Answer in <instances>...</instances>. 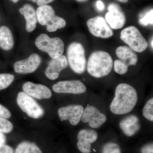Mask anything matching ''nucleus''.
I'll use <instances>...</instances> for the list:
<instances>
[{
    "label": "nucleus",
    "instance_id": "nucleus-1",
    "mask_svg": "<svg viewBox=\"0 0 153 153\" xmlns=\"http://www.w3.org/2000/svg\"><path fill=\"white\" fill-rule=\"evenodd\" d=\"M138 99L137 92L133 86L127 83H120L116 88L110 110L115 115L127 114L134 109Z\"/></svg>",
    "mask_w": 153,
    "mask_h": 153
},
{
    "label": "nucleus",
    "instance_id": "nucleus-2",
    "mask_svg": "<svg viewBox=\"0 0 153 153\" xmlns=\"http://www.w3.org/2000/svg\"><path fill=\"white\" fill-rule=\"evenodd\" d=\"M113 64L112 57L109 53L105 51H95L89 56L86 68L90 75L100 78L111 73Z\"/></svg>",
    "mask_w": 153,
    "mask_h": 153
},
{
    "label": "nucleus",
    "instance_id": "nucleus-3",
    "mask_svg": "<svg viewBox=\"0 0 153 153\" xmlns=\"http://www.w3.org/2000/svg\"><path fill=\"white\" fill-rule=\"evenodd\" d=\"M67 61L72 71L77 74H82L85 71L86 60L85 50L82 44L73 42L67 49Z\"/></svg>",
    "mask_w": 153,
    "mask_h": 153
},
{
    "label": "nucleus",
    "instance_id": "nucleus-4",
    "mask_svg": "<svg viewBox=\"0 0 153 153\" xmlns=\"http://www.w3.org/2000/svg\"><path fill=\"white\" fill-rule=\"evenodd\" d=\"M35 44L38 49L47 52L52 58L60 57L64 52V43L58 37L52 38L47 34H41L36 38Z\"/></svg>",
    "mask_w": 153,
    "mask_h": 153
},
{
    "label": "nucleus",
    "instance_id": "nucleus-5",
    "mask_svg": "<svg viewBox=\"0 0 153 153\" xmlns=\"http://www.w3.org/2000/svg\"><path fill=\"white\" fill-rule=\"evenodd\" d=\"M120 39L134 52H142L148 47L147 41L134 26L126 28L120 33Z\"/></svg>",
    "mask_w": 153,
    "mask_h": 153
},
{
    "label": "nucleus",
    "instance_id": "nucleus-6",
    "mask_svg": "<svg viewBox=\"0 0 153 153\" xmlns=\"http://www.w3.org/2000/svg\"><path fill=\"white\" fill-rule=\"evenodd\" d=\"M17 102L21 109L32 118L38 119L44 115L43 108L33 97L25 92L21 91L18 93Z\"/></svg>",
    "mask_w": 153,
    "mask_h": 153
},
{
    "label": "nucleus",
    "instance_id": "nucleus-7",
    "mask_svg": "<svg viewBox=\"0 0 153 153\" xmlns=\"http://www.w3.org/2000/svg\"><path fill=\"white\" fill-rule=\"evenodd\" d=\"M81 120L88 123L91 128L97 129L106 122L107 117L96 107L88 104L84 108Z\"/></svg>",
    "mask_w": 153,
    "mask_h": 153
},
{
    "label": "nucleus",
    "instance_id": "nucleus-8",
    "mask_svg": "<svg viewBox=\"0 0 153 153\" xmlns=\"http://www.w3.org/2000/svg\"><path fill=\"white\" fill-rule=\"evenodd\" d=\"M86 24L90 33L97 38L105 39L114 35L112 30L102 17L91 18L88 20Z\"/></svg>",
    "mask_w": 153,
    "mask_h": 153
},
{
    "label": "nucleus",
    "instance_id": "nucleus-9",
    "mask_svg": "<svg viewBox=\"0 0 153 153\" xmlns=\"http://www.w3.org/2000/svg\"><path fill=\"white\" fill-rule=\"evenodd\" d=\"M84 108L80 105L62 107L58 110V116L61 121L68 120L71 125L76 126L81 120Z\"/></svg>",
    "mask_w": 153,
    "mask_h": 153
},
{
    "label": "nucleus",
    "instance_id": "nucleus-10",
    "mask_svg": "<svg viewBox=\"0 0 153 153\" xmlns=\"http://www.w3.org/2000/svg\"><path fill=\"white\" fill-rule=\"evenodd\" d=\"M53 91L57 93L79 94L87 90L85 84L79 80L59 81L52 86Z\"/></svg>",
    "mask_w": 153,
    "mask_h": 153
},
{
    "label": "nucleus",
    "instance_id": "nucleus-11",
    "mask_svg": "<svg viewBox=\"0 0 153 153\" xmlns=\"http://www.w3.org/2000/svg\"><path fill=\"white\" fill-rule=\"evenodd\" d=\"M108 12L105 16V20L111 28L119 30L123 27L125 24V15L120 7L117 4L111 3L108 7Z\"/></svg>",
    "mask_w": 153,
    "mask_h": 153
},
{
    "label": "nucleus",
    "instance_id": "nucleus-12",
    "mask_svg": "<svg viewBox=\"0 0 153 153\" xmlns=\"http://www.w3.org/2000/svg\"><path fill=\"white\" fill-rule=\"evenodd\" d=\"M97 132L93 129H83L77 134V147L82 153H90L91 144L98 139Z\"/></svg>",
    "mask_w": 153,
    "mask_h": 153
},
{
    "label": "nucleus",
    "instance_id": "nucleus-13",
    "mask_svg": "<svg viewBox=\"0 0 153 153\" xmlns=\"http://www.w3.org/2000/svg\"><path fill=\"white\" fill-rule=\"evenodd\" d=\"M41 63V57L36 53H33L27 59L17 61L14 63V71L19 74L33 73L38 69Z\"/></svg>",
    "mask_w": 153,
    "mask_h": 153
},
{
    "label": "nucleus",
    "instance_id": "nucleus-14",
    "mask_svg": "<svg viewBox=\"0 0 153 153\" xmlns=\"http://www.w3.org/2000/svg\"><path fill=\"white\" fill-rule=\"evenodd\" d=\"M24 92L33 98L38 100L51 98L52 96L51 90L46 85L27 82L22 86Z\"/></svg>",
    "mask_w": 153,
    "mask_h": 153
},
{
    "label": "nucleus",
    "instance_id": "nucleus-15",
    "mask_svg": "<svg viewBox=\"0 0 153 153\" xmlns=\"http://www.w3.org/2000/svg\"><path fill=\"white\" fill-rule=\"evenodd\" d=\"M68 65L67 58L65 55L52 58L45 70V75L49 79L55 80L59 77L61 71L67 68Z\"/></svg>",
    "mask_w": 153,
    "mask_h": 153
},
{
    "label": "nucleus",
    "instance_id": "nucleus-16",
    "mask_svg": "<svg viewBox=\"0 0 153 153\" xmlns=\"http://www.w3.org/2000/svg\"><path fill=\"white\" fill-rule=\"evenodd\" d=\"M119 127L126 136H134L141 128L139 118L136 115H130L120 121Z\"/></svg>",
    "mask_w": 153,
    "mask_h": 153
},
{
    "label": "nucleus",
    "instance_id": "nucleus-17",
    "mask_svg": "<svg viewBox=\"0 0 153 153\" xmlns=\"http://www.w3.org/2000/svg\"><path fill=\"white\" fill-rule=\"evenodd\" d=\"M19 12L24 16L26 20V30L31 33L35 30L37 26V19L36 11L30 4H25L22 7L19 9Z\"/></svg>",
    "mask_w": 153,
    "mask_h": 153
},
{
    "label": "nucleus",
    "instance_id": "nucleus-18",
    "mask_svg": "<svg viewBox=\"0 0 153 153\" xmlns=\"http://www.w3.org/2000/svg\"><path fill=\"white\" fill-rule=\"evenodd\" d=\"M119 59L128 66H135L138 60L137 55L130 47L125 46H120L116 51Z\"/></svg>",
    "mask_w": 153,
    "mask_h": 153
},
{
    "label": "nucleus",
    "instance_id": "nucleus-19",
    "mask_svg": "<svg viewBox=\"0 0 153 153\" xmlns=\"http://www.w3.org/2000/svg\"><path fill=\"white\" fill-rule=\"evenodd\" d=\"M14 45L13 36L10 28L6 26L0 27V48L9 51L13 49Z\"/></svg>",
    "mask_w": 153,
    "mask_h": 153
},
{
    "label": "nucleus",
    "instance_id": "nucleus-20",
    "mask_svg": "<svg viewBox=\"0 0 153 153\" xmlns=\"http://www.w3.org/2000/svg\"><path fill=\"white\" fill-rule=\"evenodd\" d=\"M36 13L38 22L42 26L47 25L56 15L54 9L48 5L38 7Z\"/></svg>",
    "mask_w": 153,
    "mask_h": 153
},
{
    "label": "nucleus",
    "instance_id": "nucleus-21",
    "mask_svg": "<svg viewBox=\"0 0 153 153\" xmlns=\"http://www.w3.org/2000/svg\"><path fill=\"white\" fill-rule=\"evenodd\" d=\"M14 153H42V152L35 143L24 141L17 146Z\"/></svg>",
    "mask_w": 153,
    "mask_h": 153
},
{
    "label": "nucleus",
    "instance_id": "nucleus-22",
    "mask_svg": "<svg viewBox=\"0 0 153 153\" xmlns=\"http://www.w3.org/2000/svg\"><path fill=\"white\" fill-rule=\"evenodd\" d=\"M66 22L63 18L55 15L51 22L46 26L47 31L49 32H54L58 29H62L66 26Z\"/></svg>",
    "mask_w": 153,
    "mask_h": 153
},
{
    "label": "nucleus",
    "instance_id": "nucleus-23",
    "mask_svg": "<svg viewBox=\"0 0 153 153\" xmlns=\"http://www.w3.org/2000/svg\"><path fill=\"white\" fill-rule=\"evenodd\" d=\"M143 115L144 117L149 121H153V98L152 97L146 102L143 108Z\"/></svg>",
    "mask_w": 153,
    "mask_h": 153
},
{
    "label": "nucleus",
    "instance_id": "nucleus-24",
    "mask_svg": "<svg viewBox=\"0 0 153 153\" xmlns=\"http://www.w3.org/2000/svg\"><path fill=\"white\" fill-rule=\"evenodd\" d=\"M14 79L15 76L13 74L8 73L0 74V90L9 87Z\"/></svg>",
    "mask_w": 153,
    "mask_h": 153
},
{
    "label": "nucleus",
    "instance_id": "nucleus-25",
    "mask_svg": "<svg viewBox=\"0 0 153 153\" xmlns=\"http://www.w3.org/2000/svg\"><path fill=\"white\" fill-rule=\"evenodd\" d=\"M101 153H122L120 146L117 143H107L102 149Z\"/></svg>",
    "mask_w": 153,
    "mask_h": 153
},
{
    "label": "nucleus",
    "instance_id": "nucleus-26",
    "mask_svg": "<svg viewBox=\"0 0 153 153\" xmlns=\"http://www.w3.org/2000/svg\"><path fill=\"white\" fill-rule=\"evenodd\" d=\"M13 126L10 121L6 119L0 117V132L9 133L13 131Z\"/></svg>",
    "mask_w": 153,
    "mask_h": 153
},
{
    "label": "nucleus",
    "instance_id": "nucleus-27",
    "mask_svg": "<svg viewBox=\"0 0 153 153\" xmlns=\"http://www.w3.org/2000/svg\"><path fill=\"white\" fill-rule=\"evenodd\" d=\"M113 66L115 72L120 75L125 74L128 70V66L119 60H115Z\"/></svg>",
    "mask_w": 153,
    "mask_h": 153
},
{
    "label": "nucleus",
    "instance_id": "nucleus-28",
    "mask_svg": "<svg viewBox=\"0 0 153 153\" xmlns=\"http://www.w3.org/2000/svg\"><path fill=\"white\" fill-rule=\"evenodd\" d=\"M153 10L152 9L148 12L144 16L139 20V23L141 25L144 27L148 25H152L153 24Z\"/></svg>",
    "mask_w": 153,
    "mask_h": 153
},
{
    "label": "nucleus",
    "instance_id": "nucleus-29",
    "mask_svg": "<svg viewBox=\"0 0 153 153\" xmlns=\"http://www.w3.org/2000/svg\"><path fill=\"white\" fill-rule=\"evenodd\" d=\"M11 117V113L9 110L0 104V117L8 119Z\"/></svg>",
    "mask_w": 153,
    "mask_h": 153
},
{
    "label": "nucleus",
    "instance_id": "nucleus-30",
    "mask_svg": "<svg viewBox=\"0 0 153 153\" xmlns=\"http://www.w3.org/2000/svg\"><path fill=\"white\" fill-rule=\"evenodd\" d=\"M14 151L12 147L5 144L0 145V153H14Z\"/></svg>",
    "mask_w": 153,
    "mask_h": 153
},
{
    "label": "nucleus",
    "instance_id": "nucleus-31",
    "mask_svg": "<svg viewBox=\"0 0 153 153\" xmlns=\"http://www.w3.org/2000/svg\"><path fill=\"white\" fill-rule=\"evenodd\" d=\"M141 153H153V143L146 144L141 149Z\"/></svg>",
    "mask_w": 153,
    "mask_h": 153
},
{
    "label": "nucleus",
    "instance_id": "nucleus-32",
    "mask_svg": "<svg viewBox=\"0 0 153 153\" xmlns=\"http://www.w3.org/2000/svg\"><path fill=\"white\" fill-rule=\"evenodd\" d=\"M33 3H36L38 6H41L47 5L49 3L52 2L54 0H30Z\"/></svg>",
    "mask_w": 153,
    "mask_h": 153
},
{
    "label": "nucleus",
    "instance_id": "nucleus-33",
    "mask_svg": "<svg viewBox=\"0 0 153 153\" xmlns=\"http://www.w3.org/2000/svg\"><path fill=\"white\" fill-rule=\"evenodd\" d=\"M96 7L97 10L100 11H102L105 9V5L104 3L102 2L101 0H98L97 1L96 4Z\"/></svg>",
    "mask_w": 153,
    "mask_h": 153
},
{
    "label": "nucleus",
    "instance_id": "nucleus-34",
    "mask_svg": "<svg viewBox=\"0 0 153 153\" xmlns=\"http://www.w3.org/2000/svg\"><path fill=\"white\" fill-rule=\"evenodd\" d=\"M7 138L4 133L0 132V145L5 144Z\"/></svg>",
    "mask_w": 153,
    "mask_h": 153
},
{
    "label": "nucleus",
    "instance_id": "nucleus-35",
    "mask_svg": "<svg viewBox=\"0 0 153 153\" xmlns=\"http://www.w3.org/2000/svg\"><path fill=\"white\" fill-rule=\"evenodd\" d=\"M118 1L122 3H126L128 1V0H117Z\"/></svg>",
    "mask_w": 153,
    "mask_h": 153
},
{
    "label": "nucleus",
    "instance_id": "nucleus-36",
    "mask_svg": "<svg viewBox=\"0 0 153 153\" xmlns=\"http://www.w3.org/2000/svg\"><path fill=\"white\" fill-rule=\"evenodd\" d=\"M76 1L78 2H83L86 1L87 0H76Z\"/></svg>",
    "mask_w": 153,
    "mask_h": 153
},
{
    "label": "nucleus",
    "instance_id": "nucleus-37",
    "mask_svg": "<svg viewBox=\"0 0 153 153\" xmlns=\"http://www.w3.org/2000/svg\"><path fill=\"white\" fill-rule=\"evenodd\" d=\"M10 1L14 3H17L19 1V0H10Z\"/></svg>",
    "mask_w": 153,
    "mask_h": 153
},
{
    "label": "nucleus",
    "instance_id": "nucleus-38",
    "mask_svg": "<svg viewBox=\"0 0 153 153\" xmlns=\"http://www.w3.org/2000/svg\"><path fill=\"white\" fill-rule=\"evenodd\" d=\"M153 38H152V41H151V46H152V48H153Z\"/></svg>",
    "mask_w": 153,
    "mask_h": 153
}]
</instances>
